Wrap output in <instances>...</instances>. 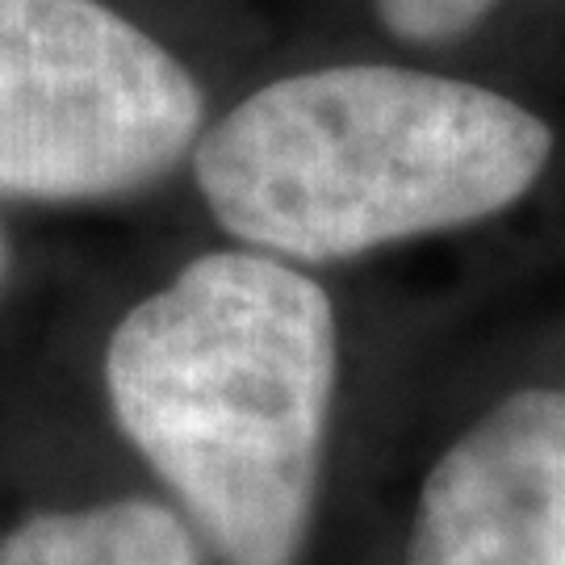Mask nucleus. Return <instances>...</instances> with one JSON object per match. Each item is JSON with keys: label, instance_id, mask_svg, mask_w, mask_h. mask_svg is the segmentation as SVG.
<instances>
[{"label": "nucleus", "instance_id": "obj_1", "mask_svg": "<svg viewBox=\"0 0 565 565\" xmlns=\"http://www.w3.org/2000/svg\"><path fill=\"white\" fill-rule=\"evenodd\" d=\"M335 315L319 285L256 252H214L109 335L121 436L226 565H294L310 532Z\"/></svg>", "mask_w": 565, "mask_h": 565}, {"label": "nucleus", "instance_id": "obj_2", "mask_svg": "<svg viewBox=\"0 0 565 565\" xmlns=\"http://www.w3.org/2000/svg\"><path fill=\"white\" fill-rule=\"evenodd\" d=\"M553 135L490 88L352 63L252 93L193 151L214 218L294 260L499 214L532 189Z\"/></svg>", "mask_w": 565, "mask_h": 565}, {"label": "nucleus", "instance_id": "obj_3", "mask_svg": "<svg viewBox=\"0 0 565 565\" xmlns=\"http://www.w3.org/2000/svg\"><path fill=\"white\" fill-rule=\"evenodd\" d=\"M202 93L102 0H0V198L93 202L160 181Z\"/></svg>", "mask_w": 565, "mask_h": 565}, {"label": "nucleus", "instance_id": "obj_4", "mask_svg": "<svg viewBox=\"0 0 565 565\" xmlns=\"http://www.w3.org/2000/svg\"><path fill=\"white\" fill-rule=\"evenodd\" d=\"M406 565H565V390L511 394L436 461Z\"/></svg>", "mask_w": 565, "mask_h": 565}, {"label": "nucleus", "instance_id": "obj_5", "mask_svg": "<svg viewBox=\"0 0 565 565\" xmlns=\"http://www.w3.org/2000/svg\"><path fill=\"white\" fill-rule=\"evenodd\" d=\"M0 565H202V553L177 511L109 499L18 520L0 536Z\"/></svg>", "mask_w": 565, "mask_h": 565}, {"label": "nucleus", "instance_id": "obj_6", "mask_svg": "<svg viewBox=\"0 0 565 565\" xmlns=\"http://www.w3.org/2000/svg\"><path fill=\"white\" fill-rule=\"evenodd\" d=\"M390 34L411 42L461 39L499 0H373Z\"/></svg>", "mask_w": 565, "mask_h": 565}, {"label": "nucleus", "instance_id": "obj_7", "mask_svg": "<svg viewBox=\"0 0 565 565\" xmlns=\"http://www.w3.org/2000/svg\"><path fill=\"white\" fill-rule=\"evenodd\" d=\"M9 277V235H4V223H0V285Z\"/></svg>", "mask_w": 565, "mask_h": 565}]
</instances>
